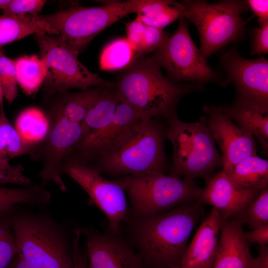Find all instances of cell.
Listing matches in <instances>:
<instances>
[{
    "label": "cell",
    "mask_w": 268,
    "mask_h": 268,
    "mask_svg": "<svg viewBox=\"0 0 268 268\" xmlns=\"http://www.w3.org/2000/svg\"><path fill=\"white\" fill-rule=\"evenodd\" d=\"M84 233L88 268H144L141 256L118 238L100 233Z\"/></svg>",
    "instance_id": "cell-17"
},
{
    "label": "cell",
    "mask_w": 268,
    "mask_h": 268,
    "mask_svg": "<svg viewBox=\"0 0 268 268\" xmlns=\"http://www.w3.org/2000/svg\"><path fill=\"white\" fill-rule=\"evenodd\" d=\"M145 25L136 17L126 23V37L135 53V59L143 57V41Z\"/></svg>",
    "instance_id": "cell-36"
},
{
    "label": "cell",
    "mask_w": 268,
    "mask_h": 268,
    "mask_svg": "<svg viewBox=\"0 0 268 268\" xmlns=\"http://www.w3.org/2000/svg\"><path fill=\"white\" fill-rule=\"evenodd\" d=\"M221 214L213 208L200 225L181 262V268H212L220 234Z\"/></svg>",
    "instance_id": "cell-19"
},
{
    "label": "cell",
    "mask_w": 268,
    "mask_h": 268,
    "mask_svg": "<svg viewBox=\"0 0 268 268\" xmlns=\"http://www.w3.org/2000/svg\"><path fill=\"white\" fill-rule=\"evenodd\" d=\"M168 35L162 29L145 25L143 56L159 49L165 42Z\"/></svg>",
    "instance_id": "cell-37"
},
{
    "label": "cell",
    "mask_w": 268,
    "mask_h": 268,
    "mask_svg": "<svg viewBox=\"0 0 268 268\" xmlns=\"http://www.w3.org/2000/svg\"><path fill=\"white\" fill-rule=\"evenodd\" d=\"M135 59V52L127 38L117 39L110 42L102 51L100 68L103 70L125 69Z\"/></svg>",
    "instance_id": "cell-30"
},
{
    "label": "cell",
    "mask_w": 268,
    "mask_h": 268,
    "mask_svg": "<svg viewBox=\"0 0 268 268\" xmlns=\"http://www.w3.org/2000/svg\"><path fill=\"white\" fill-rule=\"evenodd\" d=\"M37 146L26 142L9 122L3 101L0 103V158L9 161L24 154L32 153Z\"/></svg>",
    "instance_id": "cell-28"
},
{
    "label": "cell",
    "mask_w": 268,
    "mask_h": 268,
    "mask_svg": "<svg viewBox=\"0 0 268 268\" xmlns=\"http://www.w3.org/2000/svg\"><path fill=\"white\" fill-rule=\"evenodd\" d=\"M203 211L202 205L194 201L142 218L135 233L142 259L154 268L180 267L188 239Z\"/></svg>",
    "instance_id": "cell-2"
},
{
    "label": "cell",
    "mask_w": 268,
    "mask_h": 268,
    "mask_svg": "<svg viewBox=\"0 0 268 268\" xmlns=\"http://www.w3.org/2000/svg\"><path fill=\"white\" fill-rule=\"evenodd\" d=\"M117 180L127 192L134 211L142 218L198 201L201 191L194 181L171 174L124 176Z\"/></svg>",
    "instance_id": "cell-7"
},
{
    "label": "cell",
    "mask_w": 268,
    "mask_h": 268,
    "mask_svg": "<svg viewBox=\"0 0 268 268\" xmlns=\"http://www.w3.org/2000/svg\"><path fill=\"white\" fill-rule=\"evenodd\" d=\"M32 184L31 179L24 174L22 165H11L0 158V186L9 184L26 186Z\"/></svg>",
    "instance_id": "cell-34"
},
{
    "label": "cell",
    "mask_w": 268,
    "mask_h": 268,
    "mask_svg": "<svg viewBox=\"0 0 268 268\" xmlns=\"http://www.w3.org/2000/svg\"><path fill=\"white\" fill-rule=\"evenodd\" d=\"M224 171L242 188L262 190L268 187V161L257 155L248 157Z\"/></svg>",
    "instance_id": "cell-24"
},
{
    "label": "cell",
    "mask_w": 268,
    "mask_h": 268,
    "mask_svg": "<svg viewBox=\"0 0 268 268\" xmlns=\"http://www.w3.org/2000/svg\"><path fill=\"white\" fill-rule=\"evenodd\" d=\"M62 171L85 191L90 201L106 215L110 230L116 234L128 211L125 191L117 180L107 179L90 165L71 159L65 161Z\"/></svg>",
    "instance_id": "cell-11"
},
{
    "label": "cell",
    "mask_w": 268,
    "mask_h": 268,
    "mask_svg": "<svg viewBox=\"0 0 268 268\" xmlns=\"http://www.w3.org/2000/svg\"><path fill=\"white\" fill-rule=\"evenodd\" d=\"M179 20L173 34L150 56L164 68L167 77L174 82L191 81L201 84L212 82L227 85L230 81L228 78L210 67L194 43L185 19Z\"/></svg>",
    "instance_id": "cell-10"
},
{
    "label": "cell",
    "mask_w": 268,
    "mask_h": 268,
    "mask_svg": "<svg viewBox=\"0 0 268 268\" xmlns=\"http://www.w3.org/2000/svg\"><path fill=\"white\" fill-rule=\"evenodd\" d=\"M239 126L256 137L266 155L268 149V108L235 102L220 107Z\"/></svg>",
    "instance_id": "cell-20"
},
{
    "label": "cell",
    "mask_w": 268,
    "mask_h": 268,
    "mask_svg": "<svg viewBox=\"0 0 268 268\" xmlns=\"http://www.w3.org/2000/svg\"><path fill=\"white\" fill-rule=\"evenodd\" d=\"M220 62L222 70L236 87V102L268 108V62L264 56L246 59L233 47L221 53Z\"/></svg>",
    "instance_id": "cell-13"
},
{
    "label": "cell",
    "mask_w": 268,
    "mask_h": 268,
    "mask_svg": "<svg viewBox=\"0 0 268 268\" xmlns=\"http://www.w3.org/2000/svg\"><path fill=\"white\" fill-rule=\"evenodd\" d=\"M10 0H0V9L7 4Z\"/></svg>",
    "instance_id": "cell-44"
},
{
    "label": "cell",
    "mask_w": 268,
    "mask_h": 268,
    "mask_svg": "<svg viewBox=\"0 0 268 268\" xmlns=\"http://www.w3.org/2000/svg\"><path fill=\"white\" fill-rule=\"evenodd\" d=\"M17 254L16 240L8 219H0V268H7Z\"/></svg>",
    "instance_id": "cell-33"
},
{
    "label": "cell",
    "mask_w": 268,
    "mask_h": 268,
    "mask_svg": "<svg viewBox=\"0 0 268 268\" xmlns=\"http://www.w3.org/2000/svg\"><path fill=\"white\" fill-rule=\"evenodd\" d=\"M246 240L248 243H257L267 245L268 243V224L257 226L250 232H244Z\"/></svg>",
    "instance_id": "cell-39"
},
{
    "label": "cell",
    "mask_w": 268,
    "mask_h": 268,
    "mask_svg": "<svg viewBox=\"0 0 268 268\" xmlns=\"http://www.w3.org/2000/svg\"><path fill=\"white\" fill-rule=\"evenodd\" d=\"M114 86H99L77 92L62 93L63 96L53 105L48 114L63 116L81 124L95 102Z\"/></svg>",
    "instance_id": "cell-21"
},
{
    "label": "cell",
    "mask_w": 268,
    "mask_h": 268,
    "mask_svg": "<svg viewBox=\"0 0 268 268\" xmlns=\"http://www.w3.org/2000/svg\"><path fill=\"white\" fill-rule=\"evenodd\" d=\"M49 130L41 143L42 167L39 176L41 184L52 182L62 191L67 188L62 178V168L66 159L82 135L80 123L63 116L48 114Z\"/></svg>",
    "instance_id": "cell-12"
},
{
    "label": "cell",
    "mask_w": 268,
    "mask_h": 268,
    "mask_svg": "<svg viewBox=\"0 0 268 268\" xmlns=\"http://www.w3.org/2000/svg\"><path fill=\"white\" fill-rule=\"evenodd\" d=\"M140 121L134 109L121 100L111 122L94 136L78 142L67 159L87 164L95 162Z\"/></svg>",
    "instance_id": "cell-15"
},
{
    "label": "cell",
    "mask_w": 268,
    "mask_h": 268,
    "mask_svg": "<svg viewBox=\"0 0 268 268\" xmlns=\"http://www.w3.org/2000/svg\"><path fill=\"white\" fill-rule=\"evenodd\" d=\"M166 137L173 147L171 174L194 181L206 179L218 168H222L214 138L207 127L206 117L185 123L177 115L168 119Z\"/></svg>",
    "instance_id": "cell-6"
},
{
    "label": "cell",
    "mask_w": 268,
    "mask_h": 268,
    "mask_svg": "<svg viewBox=\"0 0 268 268\" xmlns=\"http://www.w3.org/2000/svg\"><path fill=\"white\" fill-rule=\"evenodd\" d=\"M160 68L151 56L140 57L125 68L115 83L121 99L141 121L160 116L168 120L176 115L177 105L183 96L202 89L201 84L174 82Z\"/></svg>",
    "instance_id": "cell-1"
},
{
    "label": "cell",
    "mask_w": 268,
    "mask_h": 268,
    "mask_svg": "<svg viewBox=\"0 0 268 268\" xmlns=\"http://www.w3.org/2000/svg\"><path fill=\"white\" fill-rule=\"evenodd\" d=\"M246 2L258 18L259 24L268 21V0H249Z\"/></svg>",
    "instance_id": "cell-41"
},
{
    "label": "cell",
    "mask_w": 268,
    "mask_h": 268,
    "mask_svg": "<svg viewBox=\"0 0 268 268\" xmlns=\"http://www.w3.org/2000/svg\"><path fill=\"white\" fill-rule=\"evenodd\" d=\"M185 6L181 2L171 0H147L137 12L145 25L162 29L177 19L184 18Z\"/></svg>",
    "instance_id": "cell-25"
},
{
    "label": "cell",
    "mask_w": 268,
    "mask_h": 268,
    "mask_svg": "<svg viewBox=\"0 0 268 268\" xmlns=\"http://www.w3.org/2000/svg\"><path fill=\"white\" fill-rule=\"evenodd\" d=\"M49 126L46 114L37 108H29L18 115L14 127L26 142L38 146L45 138Z\"/></svg>",
    "instance_id": "cell-29"
},
{
    "label": "cell",
    "mask_w": 268,
    "mask_h": 268,
    "mask_svg": "<svg viewBox=\"0 0 268 268\" xmlns=\"http://www.w3.org/2000/svg\"><path fill=\"white\" fill-rule=\"evenodd\" d=\"M166 268H181V267H179V266H174V267Z\"/></svg>",
    "instance_id": "cell-46"
},
{
    "label": "cell",
    "mask_w": 268,
    "mask_h": 268,
    "mask_svg": "<svg viewBox=\"0 0 268 268\" xmlns=\"http://www.w3.org/2000/svg\"><path fill=\"white\" fill-rule=\"evenodd\" d=\"M203 111L207 127L222 153L223 170L256 155L254 136L232 121L220 107L206 106Z\"/></svg>",
    "instance_id": "cell-14"
},
{
    "label": "cell",
    "mask_w": 268,
    "mask_h": 268,
    "mask_svg": "<svg viewBox=\"0 0 268 268\" xmlns=\"http://www.w3.org/2000/svg\"><path fill=\"white\" fill-rule=\"evenodd\" d=\"M181 2L185 7L184 18L198 30L200 50L206 60L229 43L244 37L247 21L241 14L248 8L246 1L223 0L214 4L197 0Z\"/></svg>",
    "instance_id": "cell-8"
},
{
    "label": "cell",
    "mask_w": 268,
    "mask_h": 268,
    "mask_svg": "<svg viewBox=\"0 0 268 268\" xmlns=\"http://www.w3.org/2000/svg\"><path fill=\"white\" fill-rule=\"evenodd\" d=\"M238 215L221 220L216 256L212 268H252V256Z\"/></svg>",
    "instance_id": "cell-18"
},
{
    "label": "cell",
    "mask_w": 268,
    "mask_h": 268,
    "mask_svg": "<svg viewBox=\"0 0 268 268\" xmlns=\"http://www.w3.org/2000/svg\"><path fill=\"white\" fill-rule=\"evenodd\" d=\"M17 85L14 60L5 56L0 50V86L8 104L17 96Z\"/></svg>",
    "instance_id": "cell-32"
},
{
    "label": "cell",
    "mask_w": 268,
    "mask_h": 268,
    "mask_svg": "<svg viewBox=\"0 0 268 268\" xmlns=\"http://www.w3.org/2000/svg\"><path fill=\"white\" fill-rule=\"evenodd\" d=\"M81 234L80 229H75L72 242V257L74 268H88V265L83 258L80 249L79 240Z\"/></svg>",
    "instance_id": "cell-40"
},
{
    "label": "cell",
    "mask_w": 268,
    "mask_h": 268,
    "mask_svg": "<svg viewBox=\"0 0 268 268\" xmlns=\"http://www.w3.org/2000/svg\"><path fill=\"white\" fill-rule=\"evenodd\" d=\"M46 1L44 0H10L1 9L3 13L13 15L39 14Z\"/></svg>",
    "instance_id": "cell-35"
},
{
    "label": "cell",
    "mask_w": 268,
    "mask_h": 268,
    "mask_svg": "<svg viewBox=\"0 0 268 268\" xmlns=\"http://www.w3.org/2000/svg\"><path fill=\"white\" fill-rule=\"evenodd\" d=\"M121 101L115 85L109 88L95 102L81 122L82 135L80 141L94 136L105 128L112 120Z\"/></svg>",
    "instance_id": "cell-23"
},
{
    "label": "cell",
    "mask_w": 268,
    "mask_h": 268,
    "mask_svg": "<svg viewBox=\"0 0 268 268\" xmlns=\"http://www.w3.org/2000/svg\"><path fill=\"white\" fill-rule=\"evenodd\" d=\"M166 133V129L158 121L141 120L90 166L100 174L115 176L164 173Z\"/></svg>",
    "instance_id": "cell-3"
},
{
    "label": "cell",
    "mask_w": 268,
    "mask_h": 268,
    "mask_svg": "<svg viewBox=\"0 0 268 268\" xmlns=\"http://www.w3.org/2000/svg\"><path fill=\"white\" fill-rule=\"evenodd\" d=\"M147 0H118L109 5H72L50 14L33 16L46 23L75 53L79 55L91 41L108 26L135 13Z\"/></svg>",
    "instance_id": "cell-5"
},
{
    "label": "cell",
    "mask_w": 268,
    "mask_h": 268,
    "mask_svg": "<svg viewBox=\"0 0 268 268\" xmlns=\"http://www.w3.org/2000/svg\"><path fill=\"white\" fill-rule=\"evenodd\" d=\"M7 268H31L28 264L18 255L14 257Z\"/></svg>",
    "instance_id": "cell-43"
},
{
    "label": "cell",
    "mask_w": 268,
    "mask_h": 268,
    "mask_svg": "<svg viewBox=\"0 0 268 268\" xmlns=\"http://www.w3.org/2000/svg\"><path fill=\"white\" fill-rule=\"evenodd\" d=\"M206 180L198 202L213 206L221 214V220L242 212L259 195L261 190L242 188L221 170Z\"/></svg>",
    "instance_id": "cell-16"
},
{
    "label": "cell",
    "mask_w": 268,
    "mask_h": 268,
    "mask_svg": "<svg viewBox=\"0 0 268 268\" xmlns=\"http://www.w3.org/2000/svg\"><path fill=\"white\" fill-rule=\"evenodd\" d=\"M18 254L31 268H74L66 234L44 215L21 212L8 219Z\"/></svg>",
    "instance_id": "cell-4"
},
{
    "label": "cell",
    "mask_w": 268,
    "mask_h": 268,
    "mask_svg": "<svg viewBox=\"0 0 268 268\" xmlns=\"http://www.w3.org/2000/svg\"><path fill=\"white\" fill-rule=\"evenodd\" d=\"M244 224L254 228L268 224V189H262L258 196L239 214Z\"/></svg>",
    "instance_id": "cell-31"
},
{
    "label": "cell",
    "mask_w": 268,
    "mask_h": 268,
    "mask_svg": "<svg viewBox=\"0 0 268 268\" xmlns=\"http://www.w3.org/2000/svg\"><path fill=\"white\" fill-rule=\"evenodd\" d=\"M251 55H261L268 53V21L259 25L251 32Z\"/></svg>",
    "instance_id": "cell-38"
},
{
    "label": "cell",
    "mask_w": 268,
    "mask_h": 268,
    "mask_svg": "<svg viewBox=\"0 0 268 268\" xmlns=\"http://www.w3.org/2000/svg\"><path fill=\"white\" fill-rule=\"evenodd\" d=\"M259 254L257 258H253L252 268H268V246L259 245Z\"/></svg>",
    "instance_id": "cell-42"
},
{
    "label": "cell",
    "mask_w": 268,
    "mask_h": 268,
    "mask_svg": "<svg viewBox=\"0 0 268 268\" xmlns=\"http://www.w3.org/2000/svg\"><path fill=\"white\" fill-rule=\"evenodd\" d=\"M46 67L44 90L48 94H62L70 89L114 86L98 73L90 71L78 59V55L59 36L34 35Z\"/></svg>",
    "instance_id": "cell-9"
},
{
    "label": "cell",
    "mask_w": 268,
    "mask_h": 268,
    "mask_svg": "<svg viewBox=\"0 0 268 268\" xmlns=\"http://www.w3.org/2000/svg\"><path fill=\"white\" fill-rule=\"evenodd\" d=\"M51 199L50 192L41 183L18 188L0 186V216L20 204L44 205Z\"/></svg>",
    "instance_id": "cell-26"
},
{
    "label": "cell",
    "mask_w": 268,
    "mask_h": 268,
    "mask_svg": "<svg viewBox=\"0 0 268 268\" xmlns=\"http://www.w3.org/2000/svg\"><path fill=\"white\" fill-rule=\"evenodd\" d=\"M44 33L56 35L46 23L32 15L0 14V50L4 45L28 35Z\"/></svg>",
    "instance_id": "cell-22"
},
{
    "label": "cell",
    "mask_w": 268,
    "mask_h": 268,
    "mask_svg": "<svg viewBox=\"0 0 268 268\" xmlns=\"http://www.w3.org/2000/svg\"><path fill=\"white\" fill-rule=\"evenodd\" d=\"M4 97L3 93L1 87L0 86V103L3 101V98Z\"/></svg>",
    "instance_id": "cell-45"
},
{
    "label": "cell",
    "mask_w": 268,
    "mask_h": 268,
    "mask_svg": "<svg viewBox=\"0 0 268 268\" xmlns=\"http://www.w3.org/2000/svg\"><path fill=\"white\" fill-rule=\"evenodd\" d=\"M17 83L28 95L35 94L43 84L46 67L41 58L35 55H25L14 60Z\"/></svg>",
    "instance_id": "cell-27"
}]
</instances>
